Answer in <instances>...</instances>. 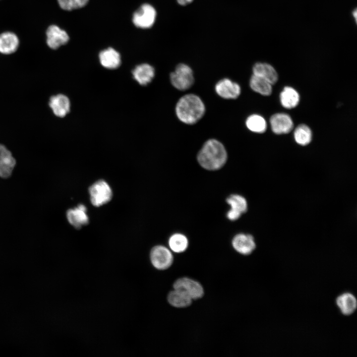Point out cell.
I'll list each match as a JSON object with an SVG mask.
<instances>
[{
	"label": "cell",
	"mask_w": 357,
	"mask_h": 357,
	"mask_svg": "<svg viewBox=\"0 0 357 357\" xmlns=\"http://www.w3.org/2000/svg\"><path fill=\"white\" fill-rule=\"evenodd\" d=\"M16 160L6 147L0 144V177L6 178L12 174Z\"/></svg>",
	"instance_id": "obj_13"
},
{
	"label": "cell",
	"mask_w": 357,
	"mask_h": 357,
	"mask_svg": "<svg viewBox=\"0 0 357 357\" xmlns=\"http://www.w3.org/2000/svg\"><path fill=\"white\" fill-rule=\"evenodd\" d=\"M134 79L141 85H146L151 82L155 76L154 67L148 63L137 65L132 71Z\"/></svg>",
	"instance_id": "obj_18"
},
{
	"label": "cell",
	"mask_w": 357,
	"mask_h": 357,
	"mask_svg": "<svg viewBox=\"0 0 357 357\" xmlns=\"http://www.w3.org/2000/svg\"><path fill=\"white\" fill-rule=\"evenodd\" d=\"M178 3L181 5H185L191 3L193 0H177Z\"/></svg>",
	"instance_id": "obj_29"
},
{
	"label": "cell",
	"mask_w": 357,
	"mask_h": 357,
	"mask_svg": "<svg viewBox=\"0 0 357 357\" xmlns=\"http://www.w3.org/2000/svg\"><path fill=\"white\" fill-rule=\"evenodd\" d=\"M245 124L249 130L255 133H263L267 128L265 119L262 116L256 114L249 116L246 119Z\"/></svg>",
	"instance_id": "obj_25"
},
{
	"label": "cell",
	"mask_w": 357,
	"mask_h": 357,
	"mask_svg": "<svg viewBox=\"0 0 357 357\" xmlns=\"http://www.w3.org/2000/svg\"><path fill=\"white\" fill-rule=\"evenodd\" d=\"M232 244L234 249L238 253L249 255L256 248V243L253 237L250 234L240 233L233 238Z\"/></svg>",
	"instance_id": "obj_10"
},
{
	"label": "cell",
	"mask_w": 357,
	"mask_h": 357,
	"mask_svg": "<svg viewBox=\"0 0 357 357\" xmlns=\"http://www.w3.org/2000/svg\"><path fill=\"white\" fill-rule=\"evenodd\" d=\"M168 243L172 251L176 253H181L187 248L188 240L185 235L176 233L170 237Z\"/></svg>",
	"instance_id": "obj_24"
},
{
	"label": "cell",
	"mask_w": 357,
	"mask_h": 357,
	"mask_svg": "<svg viewBox=\"0 0 357 357\" xmlns=\"http://www.w3.org/2000/svg\"><path fill=\"white\" fill-rule=\"evenodd\" d=\"M90 199L92 204L96 207L101 206L111 200L113 195L112 189L104 180H99L89 188Z\"/></svg>",
	"instance_id": "obj_4"
},
{
	"label": "cell",
	"mask_w": 357,
	"mask_h": 357,
	"mask_svg": "<svg viewBox=\"0 0 357 357\" xmlns=\"http://www.w3.org/2000/svg\"><path fill=\"white\" fill-rule=\"evenodd\" d=\"M281 104L283 107L290 109L297 107L299 101L298 93L290 86L284 88L280 94Z\"/></svg>",
	"instance_id": "obj_22"
},
{
	"label": "cell",
	"mask_w": 357,
	"mask_h": 357,
	"mask_svg": "<svg viewBox=\"0 0 357 357\" xmlns=\"http://www.w3.org/2000/svg\"><path fill=\"white\" fill-rule=\"evenodd\" d=\"M46 36L48 46L54 50L66 44L69 39L65 31L55 25H52L48 28Z\"/></svg>",
	"instance_id": "obj_12"
},
{
	"label": "cell",
	"mask_w": 357,
	"mask_h": 357,
	"mask_svg": "<svg viewBox=\"0 0 357 357\" xmlns=\"http://www.w3.org/2000/svg\"><path fill=\"white\" fill-rule=\"evenodd\" d=\"M156 17L155 9L151 4H142L133 14L132 22L141 28H149L154 24Z\"/></svg>",
	"instance_id": "obj_6"
},
{
	"label": "cell",
	"mask_w": 357,
	"mask_h": 357,
	"mask_svg": "<svg viewBox=\"0 0 357 357\" xmlns=\"http://www.w3.org/2000/svg\"><path fill=\"white\" fill-rule=\"evenodd\" d=\"M226 202L231 207L226 215L231 221L238 220L247 210V201L240 195L231 194L227 198Z\"/></svg>",
	"instance_id": "obj_9"
},
{
	"label": "cell",
	"mask_w": 357,
	"mask_h": 357,
	"mask_svg": "<svg viewBox=\"0 0 357 357\" xmlns=\"http://www.w3.org/2000/svg\"><path fill=\"white\" fill-rule=\"evenodd\" d=\"M87 209L83 204H79L74 208L67 211L66 217L68 222L74 228L79 229L89 222Z\"/></svg>",
	"instance_id": "obj_14"
},
{
	"label": "cell",
	"mask_w": 357,
	"mask_h": 357,
	"mask_svg": "<svg viewBox=\"0 0 357 357\" xmlns=\"http://www.w3.org/2000/svg\"><path fill=\"white\" fill-rule=\"evenodd\" d=\"M49 105L53 113L60 118L65 117L69 112L70 103L67 96L63 94H58L52 96L49 100Z\"/></svg>",
	"instance_id": "obj_16"
},
{
	"label": "cell",
	"mask_w": 357,
	"mask_h": 357,
	"mask_svg": "<svg viewBox=\"0 0 357 357\" xmlns=\"http://www.w3.org/2000/svg\"><path fill=\"white\" fill-rule=\"evenodd\" d=\"M167 299L170 304L177 308L188 307L192 301V299L183 291L174 289L168 294Z\"/></svg>",
	"instance_id": "obj_21"
},
{
	"label": "cell",
	"mask_w": 357,
	"mask_h": 357,
	"mask_svg": "<svg viewBox=\"0 0 357 357\" xmlns=\"http://www.w3.org/2000/svg\"><path fill=\"white\" fill-rule=\"evenodd\" d=\"M170 77L172 85L180 91L188 89L194 82L192 69L184 63L178 64L175 70L171 73Z\"/></svg>",
	"instance_id": "obj_3"
},
{
	"label": "cell",
	"mask_w": 357,
	"mask_h": 357,
	"mask_svg": "<svg viewBox=\"0 0 357 357\" xmlns=\"http://www.w3.org/2000/svg\"><path fill=\"white\" fill-rule=\"evenodd\" d=\"M336 303L341 313L345 316L353 314L357 308V299L353 294L346 292L336 299Z\"/></svg>",
	"instance_id": "obj_15"
},
{
	"label": "cell",
	"mask_w": 357,
	"mask_h": 357,
	"mask_svg": "<svg viewBox=\"0 0 357 357\" xmlns=\"http://www.w3.org/2000/svg\"><path fill=\"white\" fill-rule=\"evenodd\" d=\"M89 0H73L75 9L79 8L85 6Z\"/></svg>",
	"instance_id": "obj_28"
},
{
	"label": "cell",
	"mask_w": 357,
	"mask_h": 357,
	"mask_svg": "<svg viewBox=\"0 0 357 357\" xmlns=\"http://www.w3.org/2000/svg\"><path fill=\"white\" fill-rule=\"evenodd\" d=\"M150 258L152 265L157 269L164 270L171 266L174 261L172 252L163 245H156L150 251Z\"/></svg>",
	"instance_id": "obj_5"
},
{
	"label": "cell",
	"mask_w": 357,
	"mask_h": 357,
	"mask_svg": "<svg viewBox=\"0 0 357 357\" xmlns=\"http://www.w3.org/2000/svg\"><path fill=\"white\" fill-rule=\"evenodd\" d=\"M99 57L102 65L108 69L118 68L121 63L120 54L112 48L101 51Z\"/></svg>",
	"instance_id": "obj_19"
},
{
	"label": "cell",
	"mask_w": 357,
	"mask_h": 357,
	"mask_svg": "<svg viewBox=\"0 0 357 357\" xmlns=\"http://www.w3.org/2000/svg\"><path fill=\"white\" fill-rule=\"evenodd\" d=\"M60 7L65 10H72L75 9L73 0H57Z\"/></svg>",
	"instance_id": "obj_27"
},
{
	"label": "cell",
	"mask_w": 357,
	"mask_h": 357,
	"mask_svg": "<svg viewBox=\"0 0 357 357\" xmlns=\"http://www.w3.org/2000/svg\"><path fill=\"white\" fill-rule=\"evenodd\" d=\"M250 88L255 92L264 96H269L272 92V84L265 79L252 75L250 79Z\"/></svg>",
	"instance_id": "obj_23"
},
{
	"label": "cell",
	"mask_w": 357,
	"mask_h": 357,
	"mask_svg": "<svg viewBox=\"0 0 357 357\" xmlns=\"http://www.w3.org/2000/svg\"><path fill=\"white\" fill-rule=\"evenodd\" d=\"M173 288L183 291L192 300L202 298L204 294L203 287L198 282L187 277L177 280L173 284Z\"/></svg>",
	"instance_id": "obj_7"
},
{
	"label": "cell",
	"mask_w": 357,
	"mask_h": 357,
	"mask_svg": "<svg viewBox=\"0 0 357 357\" xmlns=\"http://www.w3.org/2000/svg\"><path fill=\"white\" fill-rule=\"evenodd\" d=\"M294 135L296 142L302 146L308 145L312 139V132L310 128L304 124H300L296 127Z\"/></svg>",
	"instance_id": "obj_26"
},
{
	"label": "cell",
	"mask_w": 357,
	"mask_h": 357,
	"mask_svg": "<svg viewBox=\"0 0 357 357\" xmlns=\"http://www.w3.org/2000/svg\"><path fill=\"white\" fill-rule=\"evenodd\" d=\"M215 90L218 95L225 99H236L241 92L239 85L227 78L219 80L215 86Z\"/></svg>",
	"instance_id": "obj_8"
},
{
	"label": "cell",
	"mask_w": 357,
	"mask_h": 357,
	"mask_svg": "<svg viewBox=\"0 0 357 357\" xmlns=\"http://www.w3.org/2000/svg\"><path fill=\"white\" fill-rule=\"evenodd\" d=\"M227 158L225 146L216 139L207 140L197 156L199 164L209 171H216L222 168L226 164Z\"/></svg>",
	"instance_id": "obj_1"
},
{
	"label": "cell",
	"mask_w": 357,
	"mask_h": 357,
	"mask_svg": "<svg viewBox=\"0 0 357 357\" xmlns=\"http://www.w3.org/2000/svg\"><path fill=\"white\" fill-rule=\"evenodd\" d=\"M253 74L261 77L272 85L275 84L278 79V73L275 69L267 63L257 62L252 67Z\"/></svg>",
	"instance_id": "obj_17"
},
{
	"label": "cell",
	"mask_w": 357,
	"mask_h": 357,
	"mask_svg": "<svg viewBox=\"0 0 357 357\" xmlns=\"http://www.w3.org/2000/svg\"><path fill=\"white\" fill-rule=\"evenodd\" d=\"M175 112L177 118L181 122L187 124H193L204 116L205 106L199 96L188 94L178 100Z\"/></svg>",
	"instance_id": "obj_2"
},
{
	"label": "cell",
	"mask_w": 357,
	"mask_h": 357,
	"mask_svg": "<svg viewBox=\"0 0 357 357\" xmlns=\"http://www.w3.org/2000/svg\"><path fill=\"white\" fill-rule=\"evenodd\" d=\"M272 130L276 134H287L292 131L293 121L290 116L284 113H277L270 119Z\"/></svg>",
	"instance_id": "obj_11"
},
{
	"label": "cell",
	"mask_w": 357,
	"mask_h": 357,
	"mask_svg": "<svg viewBox=\"0 0 357 357\" xmlns=\"http://www.w3.org/2000/svg\"><path fill=\"white\" fill-rule=\"evenodd\" d=\"M19 39L13 33L6 32L0 34V53L9 55L15 52L19 46Z\"/></svg>",
	"instance_id": "obj_20"
}]
</instances>
